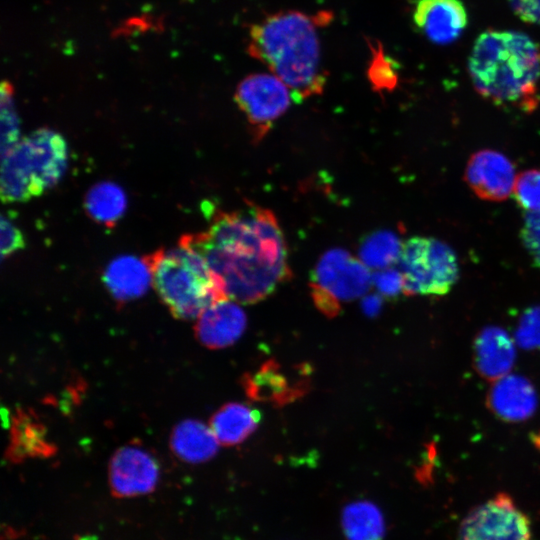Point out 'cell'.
Segmentation results:
<instances>
[{"instance_id":"1","label":"cell","mask_w":540,"mask_h":540,"mask_svg":"<svg viewBox=\"0 0 540 540\" xmlns=\"http://www.w3.org/2000/svg\"><path fill=\"white\" fill-rule=\"evenodd\" d=\"M179 244L200 254L228 299L252 304L288 280L287 245L274 214L258 206L213 215L209 228Z\"/></svg>"},{"instance_id":"2","label":"cell","mask_w":540,"mask_h":540,"mask_svg":"<svg viewBox=\"0 0 540 540\" xmlns=\"http://www.w3.org/2000/svg\"><path fill=\"white\" fill-rule=\"evenodd\" d=\"M315 17L300 11L269 15L251 26L249 54L290 89L298 103L322 93L326 77Z\"/></svg>"},{"instance_id":"3","label":"cell","mask_w":540,"mask_h":540,"mask_svg":"<svg viewBox=\"0 0 540 540\" xmlns=\"http://www.w3.org/2000/svg\"><path fill=\"white\" fill-rule=\"evenodd\" d=\"M468 72L484 98L524 111L536 108L540 46L528 35L511 30L481 33L469 56Z\"/></svg>"},{"instance_id":"4","label":"cell","mask_w":540,"mask_h":540,"mask_svg":"<svg viewBox=\"0 0 540 540\" xmlns=\"http://www.w3.org/2000/svg\"><path fill=\"white\" fill-rule=\"evenodd\" d=\"M146 258L153 286L175 318L199 317L215 302L228 299L205 259L193 249L179 244Z\"/></svg>"},{"instance_id":"5","label":"cell","mask_w":540,"mask_h":540,"mask_svg":"<svg viewBox=\"0 0 540 540\" xmlns=\"http://www.w3.org/2000/svg\"><path fill=\"white\" fill-rule=\"evenodd\" d=\"M405 295L447 294L459 276L455 252L433 237L415 236L403 243L399 258Z\"/></svg>"},{"instance_id":"6","label":"cell","mask_w":540,"mask_h":540,"mask_svg":"<svg viewBox=\"0 0 540 540\" xmlns=\"http://www.w3.org/2000/svg\"><path fill=\"white\" fill-rule=\"evenodd\" d=\"M368 267L343 249H331L318 261L311 273L312 298L318 309L336 316L341 303L363 296L372 284Z\"/></svg>"},{"instance_id":"7","label":"cell","mask_w":540,"mask_h":540,"mask_svg":"<svg viewBox=\"0 0 540 540\" xmlns=\"http://www.w3.org/2000/svg\"><path fill=\"white\" fill-rule=\"evenodd\" d=\"M234 99L257 141L286 112L293 97L288 86L273 73H254L238 84Z\"/></svg>"},{"instance_id":"8","label":"cell","mask_w":540,"mask_h":540,"mask_svg":"<svg viewBox=\"0 0 540 540\" xmlns=\"http://www.w3.org/2000/svg\"><path fill=\"white\" fill-rule=\"evenodd\" d=\"M458 540H531V522L509 495L499 493L464 518Z\"/></svg>"},{"instance_id":"9","label":"cell","mask_w":540,"mask_h":540,"mask_svg":"<svg viewBox=\"0 0 540 540\" xmlns=\"http://www.w3.org/2000/svg\"><path fill=\"white\" fill-rule=\"evenodd\" d=\"M159 465L143 447L129 444L118 449L109 464V485L117 498L151 493L159 480Z\"/></svg>"},{"instance_id":"10","label":"cell","mask_w":540,"mask_h":540,"mask_svg":"<svg viewBox=\"0 0 540 540\" xmlns=\"http://www.w3.org/2000/svg\"><path fill=\"white\" fill-rule=\"evenodd\" d=\"M16 148L42 193L63 176L68 150L59 133L47 128L38 129L21 139Z\"/></svg>"},{"instance_id":"11","label":"cell","mask_w":540,"mask_h":540,"mask_svg":"<svg viewBox=\"0 0 540 540\" xmlns=\"http://www.w3.org/2000/svg\"><path fill=\"white\" fill-rule=\"evenodd\" d=\"M464 179L480 199L500 202L513 193L516 174L514 165L504 154L483 149L469 158Z\"/></svg>"},{"instance_id":"12","label":"cell","mask_w":540,"mask_h":540,"mask_svg":"<svg viewBox=\"0 0 540 540\" xmlns=\"http://www.w3.org/2000/svg\"><path fill=\"white\" fill-rule=\"evenodd\" d=\"M412 18L418 30L437 45L457 40L468 24V14L460 0H416Z\"/></svg>"},{"instance_id":"13","label":"cell","mask_w":540,"mask_h":540,"mask_svg":"<svg viewBox=\"0 0 540 540\" xmlns=\"http://www.w3.org/2000/svg\"><path fill=\"white\" fill-rule=\"evenodd\" d=\"M247 318L242 308L229 299L209 306L198 317L195 335L210 349H221L234 344L243 334Z\"/></svg>"},{"instance_id":"14","label":"cell","mask_w":540,"mask_h":540,"mask_svg":"<svg viewBox=\"0 0 540 540\" xmlns=\"http://www.w3.org/2000/svg\"><path fill=\"white\" fill-rule=\"evenodd\" d=\"M487 403L496 416L518 422L533 415L537 407V395L526 378L505 375L495 380L488 392Z\"/></svg>"},{"instance_id":"15","label":"cell","mask_w":540,"mask_h":540,"mask_svg":"<svg viewBox=\"0 0 540 540\" xmlns=\"http://www.w3.org/2000/svg\"><path fill=\"white\" fill-rule=\"evenodd\" d=\"M104 283L121 303L142 296L152 283V272L146 256L125 255L112 260L104 272Z\"/></svg>"},{"instance_id":"16","label":"cell","mask_w":540,"mask_h":540,"mask_svg":"<svg viewBox=\"0 0 540 540\" xmlns=\"http://www.w3.org/2000/svg\"><path fill=\"white\" fill-rule=\"evenodd\" d=\"M44 425L32 412L19 410L11 423L7 458L21 462L26 458L49 457L55 453Z\"/></svg>"},{"instance_id":"17","label":"cell","mask_w":540,"mask_h":540,"mask_svg":"<svg viewBox=\"0 0 540 540\" xmlns=\"http://www.w3.org/2000/svg\"><path fill=\"white\" fill-rule=\"evenodd\" d=\"M474 352L479 373L494 381L507 375L515 359L511 338L497 327L481 331L475 340Z\"/></svg>"},{"instance_id":"18","label":"cell","mask_w":540,"mask_h":540,"mask_svg":"<svg viewBox=\"0 0 540 540\" xmlns=\"http://www.w3.org/2000/svg\"><path fill=\"white\" fill-rule=\"evenodd\" d=\"M218 439L212 429L198 420H185L173 429L170 447L182 461L191 464L203 463L215 456Z\"/></svg>"},{"instance_id":"19","label":"cell","mask_w":540,"mask_h":540,"mask_svg":"<svg viewBox=\"0 0 540 540\" xmlns=\"http://www.w3.org/2000/svg\"><path fill=\"white\" fill-rule=\"evenodd\" d=\"M260 413L242 403H228L217 410L210 419V428L219 443L232 446L243 442L257 428Z\"/></svg>"},{"instance_id":"20","label":"cell","mask_w":540,"mask_h":540,"mask_svg":"<svg viewBox=\"0 0 540 540\" xmlns=\"http://www.w3.org/2000/svg\"><path fill=\"white\" fill-rule=\"evenodd\" d=\"M341 525L347 540H383L386 529L381 510L367 500L347 504L341 513Z\"/></svg>"},{"instance_id":"21","label":"cell","mask_w":540,"mask_h":540,"mask_svg":"<svg viewBox=\"0 0 540 540\" xmlns=\"http://www.w3.org/2000/svg\"><path fill=\"white\" fill-rule=\"evenodd\" d=\"M244 387L247 395L256 400L287 403L303 393V389L289 384L288 378L281 373L279 366L269 361L261 369L245 378Z\"/></svg>"},{"instance_id":"22","label":"cell","mask_w":540,"mask_h":540,"mask_svg":"<svg viewBox=\"0 0 540 540\" xmlns=\"http://www.w3.org/2000/svg\"><path fill=\"white\" fill-rule=\"evenodd\" d=\"M1 156L3 202H23L42 194L16 147Z\"/></svg>"},{"instance_id":"23","label":"cell","mask_w":540,"mask_h":540,"mask_svg":"<svg viewBox=\"0 0 540 540\" xmlns=\"http://www.w3.org/2000/svg\"><path fill=\"white\" fill-rule=\"evenodd\" d=\"M127 198L123 189L112 182L94 185L86 195L85 208L96 222L113 226L124 214Z\"/></svg>"},{"instance_id":"24","label":"cell","mask_w":540,"mask_h":540,"mask_svg":"<svg viewBox=\"0 0 540 540\" xmlns=\"http://www.w3.org/2000/svg\"><path fill=\"white\" fill-rule=\"evenodd\" d=\"M402 247L403 244L393 232H375L362 241L359 259L368 268L382 270L399 261Z\"/></svg>"},{"instance_id":"25","label":"cell","mask_w":540,"mask_h":540,"mask_svg":"<svg viewBox=\"0 0 540 540\" xmlns=\"http://www.w3.org/2000/svg\"><path fill=\"white\" fill-rule=\"evenodd\" d=\"M19 139V122L13 102V87L8 81L1 84V155L11 150Z\"/></svg>"},{"instance_id":"26","label":"cell","mask_w":540,"mask_h":540,"mask_svg":"<svg viewBox=\"0 0 540 540\" xmlns=\"http://www.w3.org/2000/svg\"><path fill=\"white\" fill-rule=\"evenodd\" d=\"M372 60L368 67V77L373 87L391 91L398 82V73L393 60L388 57L379 43L371 45Z\"/></svg>"},{"instance_id":"27","label":"cell","mask_w":540,"mask_h":540,"mask_svg":"<svg viewBox=\"0 0 540 540\" xmlns=\"http://www.w3.org/2000/svg\"><path fill=\"white\" fill-rule=\"evenodd\" d=\"M514 197L527 212H540V169L523 171L516 177Z\"/></svg>"},{"instance_id":"28","label":"cell","mask_w":540,"mask_h":540,"mask_svg":"<svg viewBox=\"0 0 540 540\" xmlns=\"http://www.w3.org/2000/svg\"><path fill=\"white\" fill-rule=\"evenodd\" d=\"M521 239L534 264L540 268V212L526 213Z\"/></svg>"},{"instance_id":"29","label":"cell","mask_w":540,"mask_h":540,"mask_svg":"<svg viewBox=\"0 0 540 540\" xmlns=\"http://www.w3.org/2000/svg\"><path fill=\"white\" fill-rule=\"evenodd\" d=\"M372 282L383 296L393 297L403 292L402 274L391 267L378 270L372 275Z\"/></svg>"},{"instance_id":"30","label":"cell","mask_w":540,"mask_h":540,"mask_svg":"<svg viewBox=\"0 0 540 540\" xmlns=\"http://www.w3.org/2000/svg\"><path fill=\"white\" fill-rule=\"evenodd\" d=\"M518 330V338L526 347H540V306L525 314Z\"/></svg>"},{"instance_id":"31","label":"cell","mask_w":540,"mask_h":540,"mask_svg":"<svg viewBox=\"0 0 540 540\" xmlns=\"http://www.w3.org/2000/svg\"><path fill=\"white\" fill-rule=\"evenodd\" d=\"M22 232L6 216H1V256L7 257L24 247Z\"/></svg>"},{"instance_id":"32","label":"cell","mask_w":540,"mask_h":540,"mask_svg":"<svg viewBox=\"0 0 540 540\" xmlns=\"http://www.w3.org/2000/svg\"><path fill=\"white\" fill-rule=\"evenodd\" d=\"M513 12L524 22L540 25V0H508Z\"/></svg>"},{"instance_id":"33","label":"cell","mask_w":540,"mask_h":540,"mask_svg":"<svg viewBox=\"0 0 540 540\" xmlns=\"http://www.w3.org/2000/svg\"><path fill=\"white\" fill-rule=\"evenodd\" d=\"M381 303V299L378 295H369L362 301V308L367 315L373 316L379 312Z\"/></svg>"}]
</instances>
